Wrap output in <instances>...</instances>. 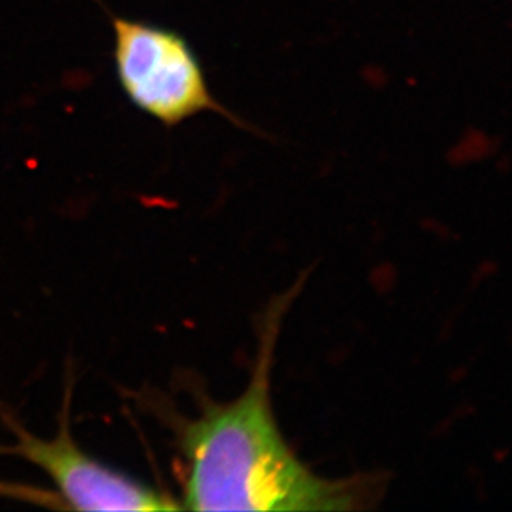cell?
I'll use <instances>...</instances> for the list:
<instances>
[{"label": "cell", "mask_w": 512, "mask_h": 512, "mask_svg": "<svg viewBox=\"0 0 512 512\" xmlns=\"http://www.w3.org/2000/svg\"><path fill=\"white\" fill-rule=\"evenodd\" d=\"M105 12L113 27L116 78L133 107L168 128L201 113H216L246 128L214 95L201 58L183 34Z\"/></svg>", "instance_id": "cell-2"}, {"label": "cell", "mask_w": 512, "mask_h": 512, "mask_svg": "<svg viewBox=\"0 0 512 512\" xmlns=\"http://www.w3.org/2000/svg\"><path fill=\"white\" fill-rule=\"evenodd\" d=\"M63 401L60 430L54 440H42L20 428L14 418L2 415L14 430L17 441L0 453L20 456L42 469L54 486H57L68 508L77 511H166L178 509L163 494L156 493L145 484L108 468L97 459L88 456L75 443L68 430V406L70 388Z\"/></svg>", "instance_id": "cell-3"}, {"label": "cell", "mask_w": 512, "mask_h": 512, "mask_svg": "<svg viewBox=\"0 0 512 512\" xmlns=\"http://www.w3.org/2000/svg\"><path fill=\"white\" fill-rule=\"evenodd\" d=\"M282 309L262 329L251 382L229 403H209L178 426L184 459L183 504L194 511H348L367 499V483L312 473L284 440L271 403V370Z\"/></svg>", "instance_id": "cell-1"}]
</instances>
